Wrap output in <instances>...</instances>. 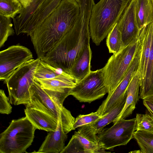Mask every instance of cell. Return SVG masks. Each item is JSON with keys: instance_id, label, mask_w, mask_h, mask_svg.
Returning a JSON list of instances; mask_svg holds the SVG:
<instances>
[{"instance_id": "cell-17", "label": "cell", "mask_w": 153, "mask_h": 153, "mask_svg": "<svg viewBox=\"0 0 153 153\" xmlns=\"http://www.w3.org/2000/svg\"><path fill=\"white\" fill-rule=\"evenodd\" d=\"M137 71L131 79L126 89L127 96L124 106L120 114L113 121L114 123L125 119L131 114L140 98V79Z\"/></svg>"}, {"instance_id": "cell-6", "label": "cell", "mask_w": 153, "mask_h": 153, "mask_svg": "<svg viewBox=\"0 0 153 153\" xmlns=\"http://www.w3.org/2000/svg\"><path fill=\"white\" fill-rule=\"evenodd\" d=\"M140 43L138 38L113 54L101 68L108 95L110 94L125 76Z\"/></svg>"}, {"instance_id": "cell-22", "label": "cell", "mask_w": 153, "mask_h": 153, "mask_svg": "<svg viewBox=\"0 0 153 153\" xmlns=\"http://www.w3.org/2000/svg\"><path fill=\"white\" fill-rule=\"evenodd\" d=\"M140 98L153 96V36L145 77L140 83Z\"/></svg>"}, {"instance_id": "cell-13", "label": "cell", "mask_w": 153, "mask_h": 153, "mask_svg": "<svg viewBox=\"0 0 153 153\" xmlns=\"http://www.w3.org/2000/svg\"><path fill=\"white\" fill-rule=\"evenodd\" d=\"M35 81L50 97L60 107L63 106V102L70 95L71 90L76 84L72 77L64 79H39L35 78Z\"/></svg>"}, {"instance_id": "cell-31", "label": "cell", "mask_w": 153, "mask_h": 153, "mask_svg": "<svg viewBox=\"0 0 153 153\" xmlns=\"http://www.w3.org/2000/svg\"><path fill=\"white\" fill-rule=\"evenodd\" d=\"M65 153H85L81 143L74 134L72 136L68 145L61 152Z\"/></svg>"}, {"instance_id": "cell-18", "label": "cell", "mask_w": 153, "mask_h": 153, "mask_svg": "<svg viewBox=\"0 0 153 153\" xmlns=\"http://www.w3.org/2000/svg\"><path fill=\"white\" fill-rule=\"evenodd\" d=\"M153 36V22L144 26L140 31L139 38L142 46L138 71L140 83L145 77Z\"/></svg>"}, {"instance_id": "cell-20", "label": "cell", "mask_w": 153, "mask_h": 153, "mask_svg": "<svg viewBox=\"0 0 153 153\" xmlns=\"http://www.w3.org/2000/svg\"><path fill=\"white\" fill-rule=\"evenodd\" d=\"M92 52L90 45L84 49L78 59L69 71L68 74L76 83L82 79L90 73Z\"/></svg>"}, {"instance_id": "cell-16", "label": "cell", "mask_w": 153, "mask_h": 153, "mask_svg": "<svg viewBox=\"0 0 153 153\" xmlns=\"http://www.w3.org/2000/svg\"><path fill=\"white\" fill-rule=\"evenodd\" d=\"M67 134L63 128L61 117H60L56 130L49 132L39 149L36 152L61 153L65 147Z\"/></svg>"}, {"instance_id": "cell-19", "label": "cell", "mask_w": 153, "mask_h": 153, "mask_svg": "<svg viewBox=\"0 0 153 153\" xmlns=\"http://www.w3.org/2000/svg\"><path fill=\"white\" fill-rule=\"evenodd\" d=\"M25 116L36 129L47 132L55 131L58 120L39 110L26 106Z\"/></svg>"}, {"instance_id": "cell-36", "label": "cell", "mask_w": 153, "mask_h": 153, "mask_svg": "<svg viewBox=\"0 0 153 153\" xmlns=\"http://www.w3.org/2000/svg\"><path fill=\"white\" fill-rule=\"evenodd\" d=\"M152 1L153 4V0H152Z\"/></svg>"}, {"instance_id": "cell-23", "label": "cell", "mask_w": 153, "mask_h": 153, "mask_svg": "<svg viewBox=\"0 0 153 153\" xmlns=\"http://www.w3.org/2000/svg\"><path fill=\"white\" fill-rule=\"evenodd\" d=\"M71 77L61 69L55 68L41 60L35 75V78L39 79H64Z\"/></svg>"}, {"instance_id": "cell-32", "label": "cell", "mask_w": 153, "mask_h": 153, "mask_svg": "<svg viewBox=\"0 0 153 153\" xmlns=\"http://www.w3.org/2000/svg\"><path fill=\"white\" fill-rule=\"evenodd\" d=\"M10 99L7 97L3 89L0 90V113L9 114L12 111V107L10 105Z\"/></svg>"}, {"instance_id": "cell-4", "label": "cell", "mask_w": 153, "mask_h": 153, "mask_svg": "<svg viewBox=\"0 0 153 153\" xmlns=\"http://www.w3.org/2000/svg\"><path fill=\"white\" fill-rule=\"evenodd\" d=\"M25 116L13 120L0 135V153H23L31 145L36 129Z\"/></svg>"}, {"instance_id": "cell-11", "label": "cell", "mask_w": 153, "mask_h": 153, "mask_svg": "<svg viewBox=\"0 0 153 153\" xmlns=\"http://www.w3.org/2000/svg\"><path fill=\"white\" fill-rule=\"evenodd\" d=\"M33 59V54L27 47L17 44L0 52V80L4 81L18 68Z\"/></svg>"}, {"instance_id": "cell-30", "label": "cell", "mask_w": 153, "mask_h": 153, "mask_svg": "<svg viewBox=\"0 0 153 153\" xmlns=\"http://www.w3.org/2000/svg\"><path fill=\"white\" fill-rule=\"evenodd\" d=\"M102 116L100 115L96 111L87 114H80L75 119L73 126V130L93 123Z\"/></svg>"}, {"instance_id": "cell-26", "label": "cell", "mask_w": 153, "mask_h": 153, "mask_svg": "<svg viewBox=\"0 0 153 153\" xmlns=\"http://www.w3.org/2000/svg\"><path fill=\"white\" fill-rule=\"evenodd\" d=\"M81 143L85 153H107L108 152L101 148L97 139H93L79 132L78 130L74 134Z\"/></svg>"}, {"instance_id": "cell-28", "label": "cell", "mask_w": 153, "mask_h": 153, "mask_svg": "<svg viewBox=\"0 0 153 153\" xmlns=\"http://www.w3.org/2000/svg\"><path fill=\"white\" fill-rule=\"evenodd\" d=\"M11 19L0 15V48L4 46L8 38L15 33Z\"/></svg>"}, {"instance_id": "cell-14", "label": "cell", "mask_w": 153, "mask_h": 153, "mask_svg": "<svg viewBox=\"0 0 153 153\" xmlns=\"http://www.w3.org/2000/svg\"><path fill=\"white\" fill-rule=\"evenodd\" d=\"M135 8V0H131L117 23L123 48L139 38L140 30L137 25Z\"/></svg>"}, {"instance_id": "cell-8", "label": "cell", "mask_w": 153, "mask_h": 153, "mask_svg": "<svg viewBox=\"0 0 153 153\" xmlns=\"http://www.w3.org/2000/svg\"><path fill=\"white\" fill-rule=\"evenodd\" d=\"M136 126L135 117L120 120L110 127L104 128L97 134L100 146L103 149L111 150L126 145L133 138Z\"/></svg>"}, {"instance_id": "cell-12", "label": "cell", "mask_w": 153, "mask_h": 153, "mask_svg": "<svg viewBox=\"0 0 153 153\" xmlns=\"http://www.w3.org/2000/svg\"><path fill=\"white\" fill-rule=\"evenodd\" d=\"M141 49L140 44L124 77L113 92L108 95L97 109L96 111L101 116L111 110L124 96L131 79L138 70Z\"/></svg>"}, {"instance_id": "cell-3", "label": "cell", "mask_w": 153, "mask_h": 153, "mask_svg": "<svg viewBox=\"0 0 153 153\" xmlns=\"http://www.w3.org/2000/svg\"><path fill=\"white\" fill-rule=\"evenodd\" d=\"M131 0H100L94 4L89 22L90 37L98 46L118 22Z\"/></svg>"}, {"instance_id": "cell-29", "label": "cell", "mask_w": 153, "mask_h": 153, "mask_svg": "<svg viewBox=\"0 0 153 153\" xmlns=\"http://www.w3.org/2000/svg\"><path fill=\"white\" fill-rule=\"evenodd\" d=\"M136 130L153 131V121L147 113L136 114Z\"/></svg>"}, {"instance_id": "cell-21", "label": "cell", "mask_w": 153, "mask_h": 153, "mask_svg": "<svg viewBox=\"0 0 153 153\" xmlns=\"http://www.w3.org/2000/svg\"><path fill=\"white\" fill-rule=\"evenodd\" d=\"M135 11L137 25L140 30L153 22L152 0H135Z\"/></svg>"}, {"instance_id": "cell-33", "label": "cell", "mask_w": 153, "mask_h": 153, "mask_svg": "<svg viewBox=\"0 0 153 153\" xmlns=\"http://www.w3.org/2000/svg\"><path fill=\"white\" fill-rule=\"evenodd\" d=\"M143 105L147 109V113L153 121V96L143 100Z\"/></svg>"}, {"instance_id": "cell-15", "label": "cell", "mask_w": 153, "mask_h": 153, "mask_svg": "<svg viewBox=\"0 0 153 153\" xmlns=\"http://www.w3.org/2000/svg\"><path fill=\"white\" fill-rule=\"evenodd\" d=\"M126 96V91L122 98L111 110L94 122L79 127L78 131L93 139H97V134L105 126L113 122L121 112L124 106Z\"/></svg>"}, {"instance_id": "cell-25", "label": "cell", "mask_w": 153, "mask_h": 153, "mask_svg": "<svg viewBox=\"0 0 153 153\" xmlns=\"http://www.w3.org/2000/svg\"><path fill=\"white\" fill-rule=\"evenodd\" d=\"M22 7L18 0H0V15L13 19L20 13Z\"/></svg>"}, {"instance_id": "cell-34", "label": "cell", "mask_w": 153, "mask_h": 153, "mask_svg": "<svg viewBox=\"0 0 153 153\" xmlns=\"http://www.w3.org/2000/svg\"><path fill=\"white\" fill-rule=\"evenodd\" d=\"M22 5V9H27L31 4L33 0H18Z\"/></svg>"}, {"instance_id": "cell-1", "label": "cell", "mask_w": 153, "mask_h": 153, "mask_svg": "<svg viewBox=\"0 0 153 153\" xmlns=\"http://www.w3.org/2000/svg\"><path fill=\"white\" fill-rule=\"evenodd\" d=\"M78 18L71 29L41 59L68 73L85 48L90 45L89 22L94 0H76Z\"/></svg>"}, {"instance_id": "cell-35", "label": "cell", "mask_w": 153, "mask_h": 153, "mask_svg": "<svg viewBox=\"0 0 153 153\" xmlns=\"http://www.w3.org/2000/svg\"><path fill=\"white\" fill-rule=\"evenodd\" d=\"M133 152V153H142L141 151L140 150H135L134 151L132 152Z\"/></svg>"}, {"instance_id": "cell-2", "label": "cell", "mask_w": 153, "mask_h": 153, "mask_svg": "<svg viewBox=\"0 0 153 153\" xmlns=\"http://www.w3.org/2000/svg\"><path fill=\"white\" fill-rule=\"evenodd\" d=\"M80 13L76 0H61L55 9L29 36L41 59L73 27Z\"/></svg>"}, {"instance_id": "cell-10", "label": "cell", "mask_w": 153, "mask_h": 153, "mask_svg": "<svg viewBox=\"0 0 153 153\" xmlns=\"http://www.w3.org/2000/svg\"><path fill=\"white\" fill-rule=\"evenodd\" d=\"M107 93L101 69L91 71L77 83L71 90V95L80 102H91L102 98Z\"/></svg>"}, {"instance_id": "cell-7", "label": "cell", "mask_w": 153, "mask_h": 153, "mask_svg": "<svg viewBox=\"0 0 153 153\" xmlns=\"http://www.w3.org/2000/svg\"><path fill=\"white\" fill-rule=\"evenodd\" d=\"M30 102L26 105L52 117L57 120L61 117L64 130L68 134L73 130L75 120L70 111L63 106H59L49 96L40 84L34 81L30 89Z\"/></svg>"}, {"instance_id": "cell-27", "label": "cell", "mask_w": 153, "mask_h": 153, "mask_svg": "<svg viewBox=\"0 0 153 153\" xmlns=\"http://www.w3.org/2000/svg\"><path fill=\"white\" fill-rule=\"evenodd\" d=\"M106 44L109 53L113 54L119 52L123 48L120 33L117 23L107 36Z\"/></svg>"}, {"instance_id": "cell-24", "label": "cell", "mask_w": 153, "mask_h": 153, "mask_svg": "<svg viewBox=\"0 0 153 153\" xmlns=\"http://www.w3.org/2000/svg\"><path fill=\"white\" fill-rule=\"evenodd\" d=\"M143 153H153V131L136 130L133 134Z\"/></svg>"}, {"instance_id": "cell-9", "label": "cell", "mask_w": 153, "mask_h": 153, "mask_svg": "<svg viewBox=\"0 0 153 153\" xmlns=\"http://www.w3.org/2000/svg\"><path fill=\"white\" fill-rule=\"evenodd\" d=\"M61 0H33L27 9L13 19L16 33H24L28 25L36 24L44 20L56 8Z\"/></svg>"}, {"instance_id": "cell-5", "label": "cell", "mask_w": 153, "mask_h": 153, "mask_svg": "<svg viewBox=\"0 0 153 153\" xmlns=\"http://www.w3.org/2000/svg\"><path fill=\"white\" fill-rule=\"evenodd\" d=\"M41 59H33L18 68L4 81L7 87L11 104L27 105L30 102V88Z\"/></svg>"}]
</instances>
